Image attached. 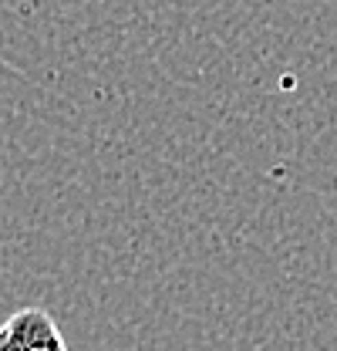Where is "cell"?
Wrapping results in <instances>:
<instances>
[{
	"label": "cell",
	"mask_w": 337,
	"mask_h": 351,
	"mask_svg": "<svg viewBox=\"0 0 337 351\" xmlns=\"http://www.w3.org/2000/svg\"><path fill=\"white\" fill-rule=\"evenodd\" d=\"M0 351H68V345L47 311L24 307L0 324Z\"/></svg>",
	"instance_id": "cell-1"
}]
</instances>
